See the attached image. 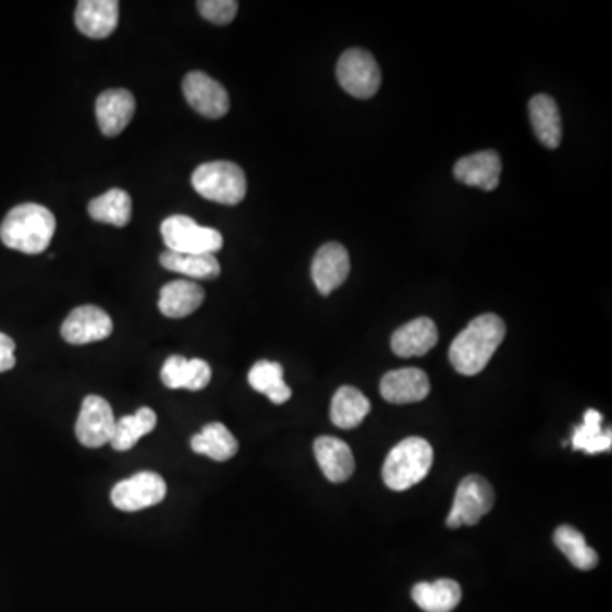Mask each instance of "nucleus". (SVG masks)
<instances>
[{
    "instance_id": "1",
    "label": "nucleus",
    "mask_w": 612,
    "mask_h": 612,
    "mask_svg": "<svg viewBox=\"0 0 612 612\" xmlns=\"http://www.w3.org/2000/svg\"><path fill=\"white\" fill-rule=\"evenodd\" d=\"M505 338V323L493 314L473 318L450 347L453 368L463 377H475L484 371Z\"/></svg>"
},
{
    "instance_id": "2",
    "label": "nucleus",
    "mask_w": 612,
    "mask_h": 612,
    "mask_svg": "<svg viewBox=\"0 0 612 612\" xmlns=\"http://www.w3.org/2000/svg\"><path fill=\"white\" fill-rule=\"evenodd\" d=\"M57 229V220L45 206L24 203L9 211L0 225V241L5 247L23 254L47 250Z\"/></svg>"
},
{
    "instance_id": "3",
    "label": "nucleus",
    "mask_w": 612,
    "mask_h": 612,
    "mask_svg": "<svg viewBox=\"0 0 612 612\" xmlns=\"http://www.w3.org/2000/svg\"><path fill=\"white\" fill-rule=\"evenodd\" d=\"M432 462H434V451L426 439H403L384 460V484L388 489L395 492L412 489L429 475Z\"/></svg>"
},
{
    "instance_id": "4",
    "label": "nucleus",
    "mask_w": 612,
    "mask_h": 612,
    "mask_svg": "<svg viewBox=\"0 0 612 612\" xmlns=\"http://www.w3.org/2000/svg\"><path fill=\"white\" fill-rule=\"evenodd\" d=\"M191 181L199 196L220 205H238L247 193V179L242 167L229 160L203 163L193 172Z\"/></svg>"
},
{
    "instance_id": "5",
    "label": "nucleus",
    "mask_w": 612,
    "mask_h": 612,
    "mask_svg": "<svg viewBox=\"0 0 612 612\" xmlns=\"http://www.w3.org/2000/svg\"><path fill=\"white\" fill-rule=\"evenodd\" d=\"M163 244L169 253L178 254H211L221 250L223 236L218 230L201 227L186 215H172L163 220Z\"/></svg>"
},
{
    "instance_id": "6",
    "label": "nucleus",
    "mask_w": 612,
    "mask_h": 612,
    "mask_svg": "<svg viewBox=\"0 0 612 612\" xmlns=\"http://www.w3.org/2000/svg\"><path fill=\"white\" fill-rule=\"evenodd\" d=\"M495 504V492L489 480L480 475H469L457 487L453 509L446 524L451 529L462 526H475L481 517L487 516Z\"/></svg>"
},
{
    "instance_id": "7",
    "label": "nucleus",
    "mask_w": 612,
    "mask_h": 612,
    "mask_svg": "<svg viewBox=\"0 0 612 612\" xmlns=\"http://www.w3.org/2000/svg\"><path fill=\"white\" fill-rule=\"evenodd\" d=\"M338 81L342 89L351 96L369 99L380 90V66L369 51L353 48L342 53L339 59Z\"/></svg>"
},
{
    "instance_id": "8",
    "label": "nucleus",
    "mask_w": 612,
    "mask_h": 612,
    "mask_svg": "<svg viewBox=\"0 0 612 612\" xmlns=\"http://www.w3.org/2000/svg\"><path fill=\"white\" fill-rule=\"evenodd\" d=\"M167 495V485L157 473L142 472L121 480L111 490V502L123 512L144 511L160 504Z\"/></svg>"
},
{
    "instance_id": "9",
    "label": "nucleus",
    "mask_w": 612,
    "mask_h": 612,
    "mask_svg": "<svg viewBox=\"0 0 612 612\" xmlns=\"http://www.w3.org/2000/svg\"><path fill=\"white\" fill-rule=\"evenodd\" d=\"M113 408L102 396L89 395L82 402L81 414L75 424L78 442L86 448H102L113 438Z\"/></svg>"
},
{
    "instance_id": "10",
    "label": "nucleus",
    "mask_w": 612,
    "mask_h": 612,
    "mask_svg": "<svg viewBox=\"0 0 612 612\" xmlns=\"http://www.w3.org/2000/svg\"><path fill=\"white\" fill-rule=\"evenodd\" d=\"M183 93L187 105L201 117L218 120L229 113V93L205 72H189L183 81Z\"/></svg>"
},
{
    "instance_id": "11",
    "label": "nucleus",
    "mask_w": 612,
    "mask_h": 612,
    "mask_svg": "<svg viewBox=\"0 0 612 612\" xmlns=\"http://www.w3.org/2000/svg\"><path fill=\"white\" fill-rule=\"evenodd\" d=\"M111 333L113 320L102 308L94 305L77 306L62 326V338L74 345L105 341Z\"/></svg>"
},
{
    "instance_id": "12",
    "label": "nucleus",
    "mask_w": 612,
    "mask_h": 612,
    "mask_svg": "<svg viewBox=\"0 0 612 612\" xmlns=\"http://www.w3.org/2000/svg\"><path fill=\"white\" fill-rule=\"evenodd\" d=\"M351 272L350 254L344 245L338 242H329L322 245L315 254L311 262V280L320 291V295L327 296L333 290H338Z\"/></svg>"
},
{
    "instance_id": "13",
    "label": "nucleus",
    "mask_w": 612,
    "mask_h": 612,
    "mask_svg": "<svg viewBox=\"0 0 612 612\" xmlns=\"http://www.w3.org/2000/svg\"><path fill=\"white\" fill-rule=\"evenodd\" d=\"M120 20L118 0H81L75 9V24L87 38L102 39L113 35Z\"/></svg>"
},
{
    "instance_id": "14",
    "label": "nucleus",
    "mask_w": 612,
    "mask_h": 612,
    "mask_svg": "<svg viewBox=\"0 0 612 612\" xmlns=\"http://www.w3.org/2000/svg\"><path fill=\"white\" fill-rule=\"evenodd\" d=\"M135 114V97L126 89H108L97 97L96 118L102 135L118 136Z\"/></svg>"
},
{
    "instance_id": "15",
    "label": "nucleus",
    "mask_w": 612,
    "mask_h": 612,
    "mask_svg": "<svg viewBox=\"0 0 612 612\" xmlns=\"http://www.w3.org/2000/svg\"><path fill=\"white\" fill-rule=\"evenodd\" d=\"M380 392L387 402L396 405L423 402L430 393L429 377L419 368L395 369L384 375Z\"/></svg>"
},
{
    "instance_id": "16",
    "label": "nucleus",
    "mask_w": 612,
    "mask_h": 612,
    "mask_svg": "<svg viewBox=\"0 0 612 612\" xmlns=\"http://www.w3.org/2000/svg\"><path fill=\"white\" fill-rule=\"evenodd\" d=\"M502 162L495 150H484L463 157L454 166V178L466 186L493 191L499 186Z\"/></svg>"
},
{
    "instance_id": "17",
    "label": "nucleus",
    "mask_w": 612,
    "mask_h": 612,
    "mask_svg": "<svg viewBox=\"0 0 612 612\" xmlns=\"http://www.w3.org/2000/svg\"><path fill=\"white\" fill-rule=\"evenodd\" d=\"M315 457L327 480L332 484H344L353 477L356 469L353 451L344 441L338 438L323 436L314 444Z\"/></svg>"
},
{
    "instance_id": "18",
    "label": "nucleus",
    "mask_w": 612,
    "mask_h": 612,
    "mask_svg": "<svg viewBox=\"0 0 612 612\" xmlns=\"http://www.w3.org/2000/svg\"><path fill=\"white\" fill-rule=\"evenodd\" d=\"M162 383L171 390L186 388L199 392L211 381V368L206 360L186 359L184 356H171L163 363L160 371Z\"/></svg>"
},
{
    "instance_id": "19",
    "label": "nucleus",
    "mask_w": 612,
    "mask_h": 612,
    "mask_svg": "<svg viewBox=\"0 0 612 612\" xmlns=\"http://www.w3.org/2000/svg\"><path fill=\"white\" fill-rule=\"evenodd\" d=\"M439 341L436 323L430 318H415L395 330L392 350L400 357H419L429 353Z\"/></svg>"
},
{
    "instance_id": "20",
    "label": "nucleus",
    "mask_w": 612,
    "mask_h": 612,
    "mask_svg": "<svg viewBox=\"0 0 612 612\" xmlns=\"http://www.w3.org/2000/svg\"><path fill=\"white\" fill-rule=\"evenodd\" d=\"M529 118L536 138L551 150L559 148L563 136L562 114L553 97L547 94L533 97L529 102Z\"/></svg>"
},
{
    "instance_id": "21",
    "label": "nucleus",
    "mask_w": 612,
    "mask_h": 612,
    "mask_svg": "<svg viewBox=\"0 0 612 612\" xmlns=\"http://www.w3.org/2000/svg\"><path fill=\"white\" fill-rule=\"evenodd\" d=\"M203 302L205 290L193 281H172L160 290L159 308L169 318L189 317Z\"/></svg>"
},
{
    "instance_id": "22",
    "label": "nucleus",
    "mask_w": 612,
    "mask_h": 612,
    "mask_svg": "<svg viewBox=\"0 0 612 612\" xmlns=\"http://www.w3.org/2000/svg\"><path fill=\"white\" fill-rule=\"evenodd\" d=\"M412 599L424 612H451L462 601V587L450 578L420 582L412 589Z\"/></svg>"
},
{
    "instance_id": "23",
    "label": "nucleus",
    "mask_w": 612,
    "mask_h": 612,
    "mask_svg": "<svg viewBox=\"0 0 612 612\" xmlns=\"http://www.w3.org/2000/svg\"><path fill=\"white\" fill-rule=\"evenodd\" d=\"M371 411V403L353 387L339 388L330 405V419L341 429H354L363 424Z\"/></svg>"
},
{
    "instance_id": "24",
    "label": "nucleus",
    "mask_w": 612,
    "mask_h": 612,
    "mask_svg": "<svg viewBox=\"0 0 612 612\" xmlns=\"http://www.w3.org/2000/svg\"><path fill=\"white\" fill-rule=\"evenodd\" d=\"M194 453L205 454L215 462H229L238 453V441L221 423L208 424L198 436L191 439Z\"/></svg>"
},
{
    "instance_id": "25",
    "label": "nucleus",
    "mask_w": 612,
    "mask_h": 612,
    "mask_svg": "<svg viewBox=\"0 0 612 612\" xmlns=\"http://www.w3.org/2000/svg\"><path fill=\"white\" fill-rule=\"evenodd\" d=\"M160 264L167 271L189 276L194 280H217L221 268L217 257L211 254L163 253Z\"/></svg>"
},
{
    "instance_id": "26",
    "label": "nucleus",
    "mask_w": 612,
    "mask_h": 612,
    "mask_svg": "<svg viewBox=\"0 0 612 612\" xmlns=\"http://www.w3.org/2000/svg\"><path fill=\"white\" fill-rule=\"evenodd\" d=\"M157 414L148 407L138 408L135 414L117 420L113 438L109 444L117 451H130L144 436L156 429Z\"/></svg>"
},
{
    "instance_id": "27",
    "label": "nucleus",
    "mask_w": 612,
    "mask_h": 612,
    "mask_svg": "<svg viewBox=\"0 0 612 612\" xmlns=\"http://www.w3.org/2000/svg\"><path fill=\"white\" fill-rule=\"evenodd\" d=\"M283 366L272 360H259L248 372V383L256 392L264 393L276 405L291 399V388L284 383Z\"/></svg>"
},
{
    "instance_id": "28",
    "label": "nucleus",
    "mask_w": 612,
    "mask_h": 612,
    "mask_svg": "<svg viewBox=\"0 0 612 612\" xmlns=\"http://www.w3.org/2000/svg\"><path fill=\"white\" fill-rule=\"evenodd\" d=\"M89 215L108 225L126 227L132 220V198L126 191L109 189L89 203Z\"/></svg>"
},
{
    "instance_id": "29",
    "label": "nucleus",
    "mask_w": 612,
    "mask_h": 612,
    "mask_svg": "<svg viewBox=\"0 0 612 612\" xmlns=\"http://www.w3.org/2000/svg\"><path fill=\"white\" fill-rule=\"evenodd\" d=\"M574 450L584 451L587 454L605 453L612 448L611 430H602L601 412L589 408L584 415V424L577 427L572 438Z\"/></svg>"
},
{
    "instance_id": "30",
    "label": "nucleus",
    "mask_w": 612,
    "mask_h": 612,
    "mask_svg": "<svg viewBox=\"0 0 612 612\" xmlns=\"http://www.w3.org/2000/svg\"><path fill=\"white\" fill-rule=\"evenodd\" d=\"M554 544L560 548L575 568L592 570L599 562L596 551L587 544L584 535L575 527L560 526L554 531Z\"/></svg>"
},
{
    "instance_id": "31",
    "label": "nucleus",
    "mask_w": 612,
    "mask_h": 612,
    "mask_svg": "<svg viewBox=\"0 0 612 612\" xmlns=\"http://www.w3.org/2000/svg\"><path fill=\"white\" fill-rule=\"evenodd\" d=\"M198 11L206 21L225 26L235 20L238 2L235 0H201L198 2Z\"/></svg>"
},
{
    "instance_id": "32",
    "label": "nucleus",
    "mask_w": 612,
    "mask_h": 612,
    "mask_svg": "<svg viewBox=\"0 0 612 612\" xmlns=\"http://www.w3.org/2000/svg\"><path fill=\"white\" fill-rule=\"evenodd\" d=\"M16 344L9 335L0 332V372L9 371L16 366V356H14Z\"/></svg>"
}]
</instances>
